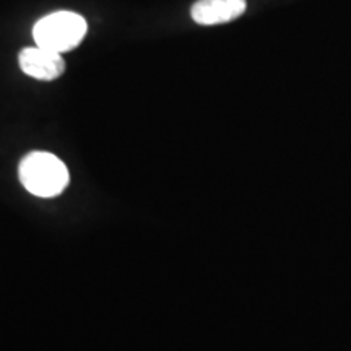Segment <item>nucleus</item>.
<instances>
[{"label":"nucleus","instance_id":"f03ea898","mask_svg":"<svg viewBox=\"0 0 351 351\" xmlns=\"http://www.w3.org/2000/svg\"><path fill=\"white\" fill-rule=\"evenodd\" d=\"M88 33L86 20L75 12H54L33 26L36 46L56 52H67L80 46Z\"/></svg>","mask_w":351,"mask_h":351},{"label":"nucleus","instance_id":"7ed1b4c3","mask_svg":"<svg viewBox=\"0 0 351 351\" xmlns=\"http://www.w3.org/2000/svg\"><path fill=\"white\" fill-rule=\"evenodd\" d=\"M21 72L41 82H52L65 72V60L60 52L46 47H25L19 54Z\"/></svg>","mask_w":351,"mask_h":351},{"label":"nucleus","instance_id":"f257e3e1","mask_svg":"<svg viewBox=\"0 0 351 351\" xmlns=\"http://www.w3.org/2000/svg\"><path fill=\"white\" fill-rule=\"evenodd\" d=\"M19 178L29 194L41 199L60 195L70 182L67 166L49 152L28 153L19 165Z\"/></svg>","mask_w":351,"mask_h":351},{"label":"nucleus","instance_id":"20e7f679","mask_svg":"<svg viewBox=\"0 0 351 351\" xmlns=\"http://www.w3.org/2000/svg\"><path fill=\"white\" fill-rule=\"evenodd\" d=\"M245 0H197L191 15L199 25H221L239 19L245 12Z\"/></svg>","mask_w":351,"mask_h":351}]
</instances>
